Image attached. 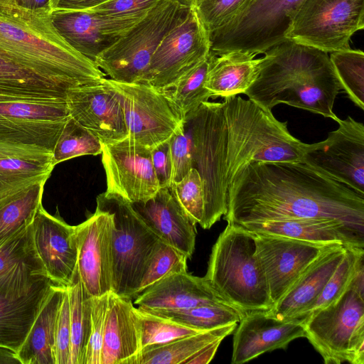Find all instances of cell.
Here are the masks:
<instances>
[{"instance_id": "obj_1", "label": "cell", "mask_w": 364, "mask_h": 364, "mask_svg": "<svg viewBox=\"0 0 364 364\" xmlns=\"http://www.w3.org/2000/svg\"><path fill=\"white\" fill-rule=\"evenodd\" d=\"M338 220L364 234V196L302 162L250 161L230 181L227 222Z\"/></svg>"}, {"instance_id": "obj_2", "label": "cell", "mask_w": 364, "mask_h": 364, "mask_svg": "<svg viewBox=\"0 0 364 364\" xmlns=\"http://www.w3.org/2000/svg\"><path fill=\"white\" fill-rule=\"evenodd\" d=\"M264 54L248 99L268 110L283 103L338 119L333 108L341 87L328 53L287 40Z\"/></svg>"}, {"instance_id": "obj_3", "label": "cell", "mask_w": 364, "mask_h": 364, "mask_svg": "<svg viewBox=\"0 0 364 364\" xmlns=\"http://www.w3.org/2000/svg\"><path fill=\"white\" fill-rule=\"evenodd\" d=\"M0 50L69 89L98 82L105 75L64 40L46 9H29L0 0Z\"/></svg>"}, {"instance_id": "obj_4", "label": "cell", "mask_w": 364, "mask_h": 364, "mask_svg": "<svg viewBox=\"0 0 364 364\" xmlns=\"http://www.w3.org/2000/svg\"><path fill=\"white\" fill-rule=\"evenodd\" d=\"M255 250V233L228 222L212 248L204 276L223 301L243 314L273 306Z\"/></svg>"}, {"instance_id": "obj_5", "label": "cell", "mask_w": 364, "mask_h": 364, "mask_svg": "<svg viewBox=\"0 0 364 364\" xmlns=\"http://www.w3.org/2000/svg\"><path fill=\"white\" fill-rule=\"evenodd\" d=\"M228 128V185L250 161L302 162L307 144L293 136L287 123L266 109L237 95L223 102Z\"/></svg>"}, {"instance_id": "obj_6", "label": "cell", "mask_w": 364, "mask_h": 364, "mask_svg": "<svg viewBox=\"0 0 364 364\" xmlns=\"http://www.w3.org/2000/svg\"><path fill=\"white\" fill-rule=\"evenodd\" d=\"M193 168L202 181L205 211L201 228L210 229L227 211L228 128L223 102H205L185 122Z\"/></svg>"}, {"instance_id": "obj_7", "label": "cell", "mask_w": 364, "mask_h": 364, "mask_svg": "<svg viewBox=\"0 0 364 364\" xmlns=\"http://www.w3.org/2000/svg\"><path fill=\"white\" fill-rule=\"evenodd\" d=\"M304 327L326 364L364 363V266L335 303L305 316Z\"/></svg>"}, {"instance_id": "obj_8", "label": "cell", "mask_w": 364, "mask_h": 364, "mask_svg": "<svg viewBox=\"0 0 364 364\" xmlns=\"http://www.w3.org/2000/svg\"><path fill=\"white\" fill-rule=\"evenodd\" d=\"M97 205L109 211L112 216V291L133 300L160 240L145 224L132 205L122 198L104 192L97 197Z\"/></svg>"}, {"instance_id": "obj_9", "label": "cell", "mask_w": 364, "mask_h": 364, "mask_svg": "<svg viewBox=\"0 0 364 364\" xmlns=\"http://www.w3.org/2000/svg\"><path fill=\"white\" fill-rule=\"evenodd\" d=\"M189 9L172 0H161L110 48L95 60L110 79L143 82L151 58L164 36Z\"/></svg>"}, {"instance_id": "obj_10", "label": "cell", "mask_w": 364, "mask_h": 364, "mask_svg": "<svg viewBox=\"0 0 364 364\" xmlns=\"http://www.w3.org/2000/svg\"><path fill=\"white\" fill-rule=\"evenodd\" d=\"M304 1L252 0L248 7L230 23L209 33L210 53H264L287 41L290 24Z\"/></svg>"}, {"instance_id": "obj_11", "label": "cell", "mask_w": 364, "mask_h": 364, "mask_svg": "<svg viewBox=\"0 0 364 364\" xmlns=\"http://www.w3.org/2000/svg\"><path fill=\"white\" fill-rule=\"evenodd\" d=\"M364 28V0H305L286 39L327 53L349 49L351 36Z\"/></svg>"}, {"instance_id": "obj_12", "label": "cell", "mask_w": 364, "mask_h": 364, "mask_svg": "<svg viewBox=\"0 0 364 364\" xmlns=\"http://www.w3.org/2000/svg\"><path fill=\"white\" fill-rule=\"evenodd\" d=\"M107 80L123 107L129 141L151 150L168 141L185 123L165 90L146 82Z\"/></svg>"}, {"instance_id": "obj_13", "label": "cell", "mask_w": 364, "mask_h": 364, "mask_svg": "<svg viewBox=\"0 0 364 364\" xmlns=\"http://www.w3.org/2000/svg\"><path fill=\"white\" fill-rule=\"evenodd\" d=\"M209 33L195 8L164 36L154 51L143 82L170 90L188 71L209 56Z\"/></svg>"}, {"instance_id": "obj_14", "label": "cell", "mask_w": 364, "mask_h": 364, "mask_svg": "<svg viewBox=\"0 0 364 364\" xmlns=\"http://www.w3.org/2000/svg\"><path fill=\"white\" fill-rule=\"evenodd\" d=\"M70 117L66 99H0V142L53 152Z\"/></svg>"}, {"instance_id": "obj_15", "label": "cell", "mask_w": 364, "mask_h": 364, "mask_svg": "<svg viewBox=\"0 0 364 364\" xmlns=\"http://www.w3.org/2000/svg\"><path fill=\"white\" fill-rule=\"evenodd\" d=\"M317 143L307 144L302 163L364 196V124L350 116Z\"/></svg>"}, {"instance_id": "obj_16", "label": "cell", "mask_w": 364, "mask_h": 364, "mask_svg": "<svg viewBox=\"0 0 364 364\" xmlns=\"http://www.w3.org/2000/svg\"><path fill=\"white\" fill-rule=\"evenodd\" d=\"M101 154L106 194L133 204L146 202L160 189L149 149L126 138L113 144H102Z\"/></svg>"}, {"instance_id": "obj_17", "label": "cell", "mask_w": 364, "mask_h": 364, "mask_svg": "<svg viewBox=\"0 0 364 364\" xmlns=\"http://www.w3.org/2000/svg\"><path fill=\"white\" fill-rule=\"evenodd\" d=\"M112 214L97 205L95 212L75 226L77 269L87 294L100 296L112 291Z\"/></svg>"}, {"instance_id": "obj_18", "label": "cell", "mask_w": 364, "mask_h": 364, "mask_svg": "<svg viewBox=\"0 0 364 364\" xmlns=\"http://www.w3.org/2000/svg\"><path fill=\"white\" fill-rule=\"evenodd\" d=\"M69 114L102 144H113L128 136L119 97L106 78L68 90Z\"/></svg>"}, {"instance_id": "obj_19", "label": "cell", "mask_w": 364, "mask_h": 364, "mask_svg": "<svg viewBox=\"0 0 364 364\" xmlns=\"http://www.w3.org/2000/svg\"><path fill=\"white\" fill-rule=\"evenodd\" d=\"M256 255L264 270L275 304L305 269L327 247L291 237L254 232Z\"/></svg>"}, {"instance_id": "obj_20", "label": "cell", "mask_w": 364, "mask_h": 364, "mask_svg": "<svg viewBox=\"0 0 364 364\" xmlns=\"http://www.w3.org/2000/svg\"><path fill=\"white\" fill-rule=\"evenodd\" d=\"M144 16L113 18L91 10L51 12L60 35L73 49L94 62Z\"/></svg>"}, {"instance_id": "obj_21", "label": "cell", "mask_w": 364, "mask_h": 364, "mask_svg": "<svg viewBox=\"0 0 364 364\" xmlns=\"http://www.w3.org/2000/svg\"><path fill=\"white\" fill-rule=\"evenodd\" d=\"M304 318L279 319L268 311L246 313L233 336L232 364H242L304 337Z\"/></svg>"}, {"instance_id": "obj_22", "label": "cell", "mask_w": 364, "mask_h": 364, "mask_svg": "<svg viewBox=\"0 0 364 364\" xmlns=\"http://www.w3.org/2000/svg\"><path fill=\"white\" fill-rule=\"evenodd\" d=\"M31 230L36 252L48 278L57 285L68 287L77 267L75 226L50 215L41 205Z\"/></svg>"}, {"instance_id": "obj_23", "label": "cell", "mask_w": 364, "mask_h": 364, "mask_svg": "<svg viewBox=\"0 0 364 364\" xmlns=\"http://www.w3.org/2000/svg\"><path fill=\"white\" fill-rule=\"evenodd\" d=\"M133 303L141 309L160 314L186 310L203 304L225 302L204 277L193 276L186 271L165 277L139 294Z\"/></svg>"}, {"instance_id": "obj_24", "label": "cell", "mask_w": 364, "mask_h": 364, "mask_svg": "<svg viewBox=\"0 0 364 364\" xmlns=\"http://www.w3.org/2000/svg\"><path fill=\"white\" fill-rule=\"evenodd\" d=\"M132 205L161 241L191 259L196 246V225L186 215L169 188H160L146 202Z\"/></svg>"}, {"instance_id": "obj_25", "label": "cell", "mask_w": 364, "mask_h": 364, "mask_svg": "<svg viewBox=\"0 0 364 364\" xmlns=\"http://www.w3.org/2000/svg\"><path fill=\"white\" fill-rule=\"evenodd\" d=\"M346 247L333 245L323 250L268 311L279 319L305 317L343 259Z\"/></svg>"}, {"instance_id": "obj_26", "label": "cell", "mask_w": 364, "mask_h": 364, "mask_svg": "<svg viewBox=\"0 0 364 364\" xmlns=\"http://www.w3.org/2000/svg\"><path fill=\"white\" fill-rule=\"evenodd\" d=\"M139 322L130 298L109 292L100 364H138Z\"/></svg>"}, {"instance_id": "obj_27", "label": "cell", "mask_w": 364, "mask_h": 364, "mask_svg": "<svg viewBox=\"0 0 364 364\" xmlns=\"http://www.w3.org/2000/svg\"><path fill=\"white\" fill-rule=\"evenodd\" d=\"M50 279L33 243L31 224L0 241V294L30 291Z\"/></svg>"}, {"instance_id": "obj_28", "label": "cell", "mask_w": 364, "mask_h": 364, "mask_svg": "<svg viewBox=\"0 0 364 364\" xmlns=\"http://www.w3.org/2000/svg\"><path fill=\"white\" fill-rule=\"evenodd\" d=\"M251 232L284 236L322 245L364 248V234L328 218L267 220L242 225Z\"/></svg>"}, {"instance_id": "obj_29", "label": "cell", "mask_w": 364, "mask_h": 364, "mask_svg": "<svg viewBox=\"0 0 364 364\" xmlns=\"http://www.w3.org/2000/svg\"><path fill=\"white\" fill-rule=\"evenodd\" d=\"M54 284L46 279L24 293L0 294V346L18 350Z\"/></svg>"}, {"instance_id": "obj_30", "label": "cell", "mask_w": 364, "mask_h": 364, "mask_svg": "<svg viewBox=\"0 0 364 364\" xmlns=\"http://www.w3.org/2000/svg\"><path fill=\"white\" fill-rule=\"evenodd\" d=\"M242 51L210 55L205 87L213 98L244 94L255 80L260 58Z\"/></svg>"}, {"instance_id": "obj_31", "label": "cell", "mask_w": 364, "mask_h": 364, "mask_svg": "<svg viewBox=\"0 0 364 364\" xmlns=\"http://www.w3.org/2000/svg\"><path fill=\"white\" fill-rule=\"evenodd\" d=\"M66 287L54 284L17 355L21 364H55L57 319Z\"/></svg>"}, {"instance_id": "obj_32", "label": "cell", "mask_w": 364, "mask_h": 364, "mask_svg": "<svg viewBox=\"0 0 364 364\" xmlns=\"http://www.w3.org/2000/svg\"><path fill=\"white\" fill-rule=\"evenodd\" d=\"M68 90L0 50V99H66Z\"/></svg>"}, {"instance_id": "obj_33", "label": "cell", "mask_w": 364, "mask_h": 364, "mask_svg": "<svg viewBox=\"0 0 364 364\" xmlns=\"http://www.w3.org/2000/svg\"><path fill=\"white\" fill-rule=\"evenodd\" d=\"M237 323L204 331L169 343L146 348L141 351L138 364H186L205 348L222 341L231 334Z\"/></svg>"}, {"instance_id": "obj_34", "label": "cell", "mask_w": 364, "mask_h": 364, "mask_svg": "<svg viewBox=\"0 0 364 364\" xmlns=\"http://www.w3.org/2000/svg\"><path fill=\"white\" fill-rule=\"evenodd\" d=\"M46 181L33 183L0 199V241L28 227L42 205Z\"/></svg>"}, {"instance_id": "obj_35", "label": "cell", "mask_w": 364, "mask_h": 364, "mask_svg": "<svg viewBox=\"0 0 364 364\" xmlns=\"http://www.w3.org/2000/svg\"><path fill=\"white\" fill-rule=\"evenodd\" d=\"M52 156L0 159V199L37 182L47 181L55 166Z\"/></svg>"}, {"instance_id": "obj_36", "label": "cell", "mask_w": 364, "mask_h": 364, "mask_svg": "<svg viewBox=\"0 0 364 364\" xmlns=\"http://www.w3.org/2000/svg\"><path fill=\"white\" fill-rule=\"evenodd\" d=\"M70 318V364H85L91 329V299L77 269L67 287Z\"/></svg>"}, {"instance_id": "obj_37", "label": "cell", "mask_w": 364, "mask_h": 364, "mask_svg": "<svg viewBox=\"0 0 364 364\" xmlns=\"http://www.w3.org/2000/svg\"><path fill=\"white\" fill-rule=\"evenodd\" d=\"M210 55L183 75L173 87L165 90L184 122L202 103L213 98L212 93L205 87Z\"/></svg>"}, {"instance_id": "obj_38", "label": "cell", "mask_w": 364, "mask_h": 364, "mask_svg": "<svg viewBox=\"0 0 364 364\" xmlns=\"http://www.w3.org/2000/svg\"><path fill=\"white\" fill-rule=\"evenodd\" d=\"M154 314L200 331L238 323L245 315L225 303L203 304L186 310Z\"/></svg>"}, {"instance_id": "obj_39", "label": "cell", "mask_w": 364, "mask_h": 364, "mask_svg": "<svg viewBox=\"0 0 364 364\" xmlns=\"http://www.w3.org/2000/svg\"><path fill=\"white\" fill-rule=\"evenodd\" d=\"M333 70L342 90L360 109L364 110V53L349 49L331 53Z\"/></svg>"}, {"instance_id": "obj_40", "label": "cell", "mask_w": 364, "mask_h": 364, "mask_svg": "<svg viewBox=\"0 0 364 364\" xmlns=\"http://www.w3.org/2000/svg\"><path fill=\"white\" fill-rule=\"evenodd\" d=\"M102 153V143L90 131L70 117L53 151V164L85 155Z\"/></svg>"}, {"instance_id": "obj_41", "label": "cell", "mask_w": 364, "mask_h": 364, "mask_svg": "<svg viewBox=\"0 0 364 364\" xmlns=\"http://www.w3.org/2000/svg\"><path fill=\"white\" fill-rule=\"evenodd\" d=\"M363 258L364 248H346L343 259L327 281L308 314L333 304L343 295L358 270L364 266Z\"/></svg>"}, {"instance_id": "obj_42", "label": "cell", "mask_w": 364, "mask_h": 364, "mask_svg": "<svg viewBox=\"0 0 364 364\" xmlns=\"http://www.w3.org/2000/svg\"><path fill=\"white\" fill-rule=\"evenodd\" d=\"M136 311L139 322L141 350L146 348L163 345L184 336L204 331L138 307L136 308Z\"/></svg>"}, {"instance_id": "obj_43", "label": "cell", "mask_w": 364, "mask_h": 364, "mask_svg": "<svg viewBox=\"0 0 364 364\" xmlns=\"http://www.w3.org/2000/svg\"><path fill=\"white\" fill-rule=\"evenodd\" d=\"M188 259L184 254L159 240L144 272L134 298L165 277L186 272Z\"/></svg>"}, {"instance_id": "obj_44", "label": "cell", "mask_w": 364, "mask_h": 364, "mask_svg": "<svg viewBox=\"0 0 364 364\" xmlns=\"http://www.w3.org/2000/svg\"><path fill=\"white\" fill-rule=\"evenodd\" d=\"M173 196L194 224L202 226L205 211L204 190L198 171L192 168L180 181L169 187Z\"/></svg>"}, {"instance_id": "obj_45", "label": "cell", "mask_w": 364, "mask_h": 364, "mask_svg": "<svg viewBox=\"0 0 364 364\" xmlns=\"http://www.w3.org/2000/svg\"><path fill=\"white\" fill-rule=\"evenodd\" d=\"M252 0H203L195 8L209 33L222 28L240 16Z\"/></svg>"}, {"instance_id": "obj_46", "label": "cell", "mask_w": 364, "mask_h": 364, "mask_svg": "<svg viewBox=\"0 0 364 364\" xmlns=\"http://www.w3.org/2000/svg\"><path fill=\"white\" fill-rule=\"evenodd\" d=\"M109 292L91 299V329L85 364H100Z\"/></svg>"}, {"instance_id": "obj_47", "label": "cell", "mask_w": 364, "mask_h": 364, "mask_svg": "<svg viewBox=\"0 0 364 364\" xmlns=\"http://www.w3.org/2000/svg\"><path fill=\"white\" fill-rule=\"evenodd\" d=\"M171 161V183L183 178L193 168L191 144L183 123L168 140Z\"/></svg>"}, {"instance_id": "obj_48", "label": "cell", "mask_w": 364, "mask_h": 364, "mask_svg": "<svg viewBox=\"0 0 364 364\" xmlns=\"http://www.w3.org/2000/svg\"><path fill=\"white\" fill-rule=\"evenodd\" d=\"M70 318L67 287L57 319L55 335V364H70Z\"/></svg>"}, {"instance_id": "obj_49", "label": "cell", "mask_w": 364, "mask_h": 364, "mask_svg": "<svg viewBox=\"0 0 364 364\" xmlns=\"http://www.w3.org/2000/svg\"><path fill=\"white\" fill-rule=\"evenodd\" d=\"M161 0H110L91 10L113 18L144 16Z\"/></svg>"}, {"instance_id": "obj_50", "label": "cell", "mask_w": 364, "mask_h": 364, "mask_svg": "<svg viewBox=\"0 0 364 364\" xmlns=\"http://www.w3.org/2000/svg\"><path fill=\"white\" fill-rule=\"evenodd\" d=\"M153 168L161 188L171 184V161L168 141L151 150Z\"/></svg>"}, {"instance_id": "obj_51", "label": "cell", "mask_w": 364, "mask_h": 364, "mask_svg": "<svg viewBox=\"0 0 364 364\" xmlns=\"http://www.w3.org/2000/svg\"><path fill=\"white\" fill-rule=\"evenodd\" d=\"M50 154H53V152L38 146L0 142V159L13 156H43Z\"/></svg>"}, {"instance_id": "obj_52", "label": "cell", "mask_w": 364, "mask_h": 364, "mask_svg": "<svg viewBox=\"0 0 364 364\" xmlns=\"http://www.w3.org/2000/svg\"><path fill=\"white\" fill-rule=\"evenodd\" d=\"M110 0H59L55 10H89Z\"/></svg>"}, {"instance_id": "obj_53", "label": "cell", "mask_w": 364, "mask_h": 364, "mask_svg": "<svg viewBox=\"0 0 364 364\" xmlns=\"http://www.w3.org/2000/svg\"><path fill=\"white\" fill-rule=\"evenodd\" d=\"M221 342L215 343L191 358L186 364H207L210 363L215 356Z\"/></svg>"}, {"instance_id": "obj_54", "label": "cell", "mask_w": 364, "mask_h": 364, "mask_svg": "<svg viewBox=\"0 0 364 364\" xmlns=\"http://www.w3.org/2000/svg\"><path fill=\"white\" fill-rule=\"evenodd\" d=\"M59 0H14L13 1L19 6L29 9H46L50 12L54 11Z\"/></svg>"}, {"instance_id": "obj_55", "label": "cell", "mask_w": 364, "mask_h": 364, "mask_svg": "<svg viewBox=\"0 0 364 364\" xmlns=\"http://www.w3.org/2000/svg\"><path fill=\"white\" fill-rule=\"evenodd\" d=\"M21 364L17 352L9 347L0 346V364Z\"/></svg>"}, {"instance_id": "obj_56", "label": "cell", "mask_w": 364, "mask_h": 364, "mask_svg": "<svg viewBox=\"0 0 364 364\" xmlns=\"http://www.w3.org/2000/svg\"><path fill=\"white\" fill-rule=\"evenodd\" d=\"M177 3L179 6L186 8L192 9L196 8L198 4L203 0H172Z\"/></svg>"}, {"instance_id": "obj_57", "label": "cell", "mask_w": 364, "mask_h": 364, "mask_svg": "<svg viewBox=\"0 0 364 364\" xmlns=\"http://www.w3.org/2000/svg\"><path fill=\"white\" fill-rule=\"evenodd\" d=\"M4 1H14V0H4Z\"/></svg>"}]
</instances>
